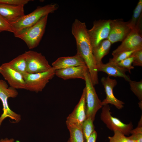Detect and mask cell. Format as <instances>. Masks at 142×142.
Wrapping results in <instances>:
<instances>
[{
	"label": "cell",
	"instance_id": "8fae6325",
	"mask_svg": "<svg viewBox=\"0 0 142 142\" xmlns=\"http://www.w3.org/2000/svg\"><path fill=\"white\" fill-rule=\"evenodd\" d=\"M132 29L128 21L124 22L122 19L111 20L110 30L107 39L112 44L118 42H122Z\"/></svg>",
	"mask_w": 142,
	"mask_h": 142
},
{
	"label": "cell",
	"instance_id": "7c38bea8",
	"mask_svg": "<svg viewBox=\"0 0 142 142\" xmlns=\"http://www.w3.org/2000/svg\"><path fill=\"white\" fill-rule=\"evenodd\" d=\"M0 73L10 87L16 89H25L26 84L23 77L7 62L3 63L0 66Z\"/></svg>",
	"mask_w": 142,
	"mask_h": 142
},
{
	"label": "cell",
	"instance_id": "484cf974",
	"mask_svg": "<svg viewBox=\"0 0 142 142\" xmlns=\"http://www.w3.org/2000/svg\"><path fill=\"white\" fill-rule=\"evenodd\" d=\"M113 131L114 135L108 137L109 142H135L119 131L114 130Z\"/></svg>",
	"mask_w": 142,
	"mask_h": 142
},
{
	"label": "cell",
	"instance_id": "4316f807",
	"mask_svg": "<svg viewBox=\"0 0 142 142\" xmlns=\"http://www.w3.org/2000/svg\"><path fill=\"white\" fill-rule=\"evenodd\" d=\"M135 51L136 50L126 51L120 53L113 55V58L109 59L112 62L116 63L130 57Z\"/></svg>",
	"mask_w": 142,
	"mask_h": 142
},
{
	"label": "cell",
	"instance_id": "1f68e13d",
	"mask_svg": "<svg viewBox=\"0 0 142 142\" xmlns=\"http://www.w3.org/2000/svg\"><path fill=\"white\" fill-rule=\"evenodd\" d=\"M97 137V133L94 131L89 137L87 142H96Z\"/></svg>",
	"mask_w": 142,
	"mask_h": 142
},
{
	"label": "cell",
	"instance_id": "2e32d148",
	"mask_svg": "<svg viewBox=\"0 0 142 142\" xmlns=\"http://www.w3.org/2000/svg\"><path fill=\"white\" fill-rule=\"evenodd\" d=\"M98 72H102L106 73L108 76L121 77L129 82L130 80L129 77L127 75L125 72L127 69L122 68L109 60V62L104 64L103 62L97 66Z\"/></svg>",
	"mask_w": 142,
	"mask_h": 142
},
{
	"label": "cell",
	"instance_id": "44dd1931",
	"mask_svg": "<svg viewBox=\"0 0 142 142\" xmlns=\"http://www.w3.org/2000/svg\"><path fill=\"white\" fill-rule=\"evenodd\" d=\"M7 63L12 67L20 73L23 77L28 73L27 63L24 53Z\"/></svg>",
	"mask_w": 142,
	"mask_h": 142
},
{
	"label": "cell",
	"instance_id": "d6986e66",
	"mask_svg": "<svg viewBox=\"0 0 142 142\" xmlns=\"http://www.w3.org/2000/svg\"><path fill=\"white\" fill-rule=\"evenodd\" d=\"M111 44L106 39L102 41L97 46L92 48L97 66L102 62V58L109 53Z\"/></svg>",
	"mask_w": 142,
	"mask_h": 142
},
{
	"label": "cell",
	"instance_id": "4fadbf2b",
	"mask_svg": "<svg viewBox=\"0 0 142 142\" xmlns=\"http://www.w3.org/2000/svg\"><path fill=\"white\" fill-rule=\"evenodd\" d=\"M101 82L104 87L106 95V98L102 102L103 106L110 104L118 109L123 108L124 102L116 98L113 93V89L117 83L116 80L108 76L103 77L101 79Z\"/></svg>",
	"mask_w": 142,
	"mask_h": 142
},
{
	"label": "cell",
	"instance_id": "ba28073f",
	"mask_svg": "<svg viewBox=\"0 0 142 142\" xmlns=\"http://www.w3.org/2000/svg\"><path fill=\"white\" fill-rule=\"evenodd\" d=\"M100 118L101 120L109 129L113 131H119L125 136L129 135L133 129V125L131 122L125 124L118 119L112 116L109 104L103 106Z\"/></svg>",
	"mask_w": 142,
	"mask_h": 142
},
{
	"label": "cell",
	"instance_id": "ffe728a7",
	"mask_svg": "<svg viewBox=\"0 0 142 142\" xmlns=\"http://www.w3.org/2000/svg\"><path fill=\"white\" fill-rule=\"evenodd\" d=\"M69 132L71 142H85L84 136L82 125L77 124L66 122Z\"/></svg>",
	"mask_w": 142,
	"mask_h": 142
},
{
	"label": "cell",
	"instance_id": "5b68a950",
	"mask_svg": "<svg viewBox=\"0 0 142 142\" xmlns=\"http://www.w3.org/2000/svg\"><path fill=\"white\" fill-rule=\"evenodd\" d=\"M85 83L86 118L94 121L97 111L103 106L96 93L88 70L85 74Z\"/></svg>",
	"mask_w": 142,
	"mask_h": 142
},
{
	"label": "cell",
	"instance_id": "52a82bcc",
	"mask_svg": "<svg viewBox=\"0 0 142 142\" xmlns=\"http://www.w3.org/2000/svg\"><path fill=\"white\" fill-rule=\"evenodd\" d=\"M55 71L52 68L44 72L27 73L23 77L26 84L25 89L36 92L42 91L55 75Z\"/></svg>",
	"mask_w": 142,
	"mask_h": 142
},
{
	"label": "cell",
	"instance_id": "f1b7e54d",
	"mask_svg": "<svg viewBox=\"0 0 142 142\" xmlns=\"http://www.w3.org/2000/svg\"><path fill=\"white\" fill-rule=\"evenodd\" d=\"M133 60V58L131 56L124 60L120 61L116 64L121 67L126 69L130 73H131V70L134 68L132 65Z\"/></svg>",
	"mask_w": 142,
	"mask_h": 142
},
{
	"label": "cell",
	"instance_id": "3957f363",
	"mask_svg": "<svg viewBox=\"0 0 142 142\" xmlns=\"http://www.w3.org/2000/svg\"><path fill=\"white\" fill-rule=\"evenodd\" d=\"M58 8V5L55 3L39 6L34 11L27 15H25L17 21L10 23L13 28L14 33L34 25L42 18L53 13Z\"/></svg>",
	"mask_w": 142,
	"mask_h": 142
},
{
	"label": "cell",
	"instance_id": "8992f818",
	"mask_svg": "<svg viewBox=\"0 0 142 142\" xmlns=\"http://www.w3.org/2000/svg\"><path fill=\"white\" fill-rule=\"evenodd\" d=\"M18 94L16 89L11 87H8L6 82L0 79V99L2 103L3 110L0 116V126L3 120L7 118L14 120L15 123L18 122L21 120L20 115L11 110L8 103V98H15Z\"/></svg>",
	"mask_w": 142,
	"mask_h": 142
},
{
	"label": "cell",
	"instance_id": "9a60e30c",
	"mask_svg": "<svg viewBox=\"0 0 142 142\" xmlns=\"http://www.w3.org/2000/svg\"><path fill=\"white\" fill-rule=\"evenodd\" d=\"M24 6L0 4V15L9 23L16 22L25 15Z\"/></svg>",
	"mask_w": 142,
	"mask_h": 142
},
{
	"label": "cell",
	"instance_id": "f546056e",
	"mask_svg": "<svg viewBox=\"0 0 142 142\" xmlns=\"http://www.w3.org/2000/svg\"><path fill=\"white\" fill-rule=\"evenodd\" d=\"M130 56L133 58V66H142V49L135 51Z\"/></svg>",
	"mask_w": 142,
	"mask_h": 142
},
{
	"label": "cell",
	"instance_id": "5bb4252c",
	"mask_svg": "<svg viewBox=\"0 0 142 142\" xmlns=\"http://www.w3.org/2000/svg\"><path fill=\"white\" fill-rule=\"evenodd\" d=\"M86 118V89L85 87L78 103L72 112L67 117L66 122L82 125Z\"/></svg>",
	"mask_w": 142,
	"mask_h": 142
},
{
	"label": "cell",
	"instance_id": "e575fe53",
	"mask_svg": "<svg viewBox=\"0 0 142 142\" xmlns=\"http://www.w3.org/2000/svg\"><path fill=\"white\" fill-rule=\"evenodd\" d=\"M67 142H71L69 139V140H68L67 141Z\"/></svg>",
	"mask_w": 142,
	"mask_h": 142
},
{
	"label": "cell",
	"instance_id": "603a6c76",
	"mask_svg": "<svg viewBox=\"0 0 142 142\" xmlns=\"http://www.w3.org/2000/svg\"><path fill=\"white\" fill-rule=\"evenodd\" d=\"M142 0H139L134 11L131 19L128 21L129 25L132 29L134 28L142 15Z\"/></svg>",
	"mask_w": 142,
	"mask_h": 142
},
{
	"label": "cell",
	"instance_id": "7402d4cb",
	"mask_svg": "<svg viewBox=\"0 0 142 142\" xmlns=\"http://www.w3.org/2000/svg\"><path fill=\"white\" fill-rule=\"evenodd\" d=\"M93 121L91 118H87L83 123V132L85 142H87L89 137L95 131Z\"/></svg>",
	"mask_w": 142,
	"mask_h": 142
},
{
	"label": "cell",
	"instance_id": "6da1fadb",
	"mask_svg": "<svg viewBox=\"0 0 142 142\" xmlns=\"http://www.w3.org/2000/svg\"><path fill=\"white\" fill-rule=\"evenodd\" d=\"M85 22L75 19L71 27V32L75 40L77 53L84 60L87 67L94 86L99 83L98 71L92 47Z\"/></svg>",
	"mask_w": 142,
	"mask_h": 142
},
{
	"label": "cell",
	"instance_id": "83f0119b",
	"mask_svg": "<svg viewBox=\"0 0 142 142\" xmlns=\"http://www.w3.org/2000/svg\"><path fill=\"white\" fill-rule=\"evenodd\" d=\"M6 31L13 34L14 31L10 23L0 15V32Z\"/></svg>",
	"mask_w": 142,
	"mask_h": 142
},
{
	"label": "cell",
	"instance_id": "277c9868",
	"mask_svg": "<svg viewBox=\"0 0 142 142\" xmlns=\"http://www.w3.org/2000/svg\"><path fill=\"white\" fill-rule=\"evenodd\" d=\"M142 16L121 43L113 51V56L123 52L142 49Z\"/></svg>",
	"mask_w": 142,
	"mask_h": 142
},
{
	"label": "cell",
	"instance_id": "7a4b0ae2",
	"mask_svg": "<svg viewBox=\"0 0 142 142\" xmlns=\"http://www.w3.org/2000/svg\"><path fill=\"white\" fill-rule=\"evenodd\" d=\"M48 15L41 18L34 25L14 33V36L22 40L28 48L32 49L39 44L44 33Z\"/></svg>",
	"mask_w": 142,
	"mask_h": 142
},
{
	"label": "cell",
	"instance_id": "d6a6232c",
	"mask_svg": "<svg viewBox=\"0 0 142 142\" xmlns=\"http://www.w3.org/2000/svg\"><path fill=\"white\" fill-rule=\"evenodd\" d=\"M0 142H19L18 141L15 142L14 140L13 139H9L8 138H6L4 139H2L0 140Z\"/></svg>",
	"mask_w": 142,
	"mask_h": 142
},
{
	"label": "cell",
	"instance_id": "e0dca14e",
	"mask_svg": "<svg viewBox=\"0 0 142 142\" xmlns=\"http://www.w3.org/2000/svg\"><path fill=\"white\" fill-rule=\"evenodd\" d=\"M85 65L83 59L77 53L74 56L58 58L52 63V67L56 70Z\"/></svg>",
	"mask_w": 142,
	"mask_h": 142
},
{
	"label": "cell",
	"instance_id": "836d02e7",
	"mask_svg": "<svg viewBox=\"0 0 142 142\" xmlns=\"http://www.w3.org/2000/svg\"><path fill=\"white\" fill-rule=\"evenodd\" d=\"M139 107L142 109V101H140L139 103Z\"/></svg>",
	"mask_w": 142,
	"mask_h": 142
},
{
	"label": "cell",
	"instance_id": "30bf717a",
	"mask_svg": "<svg viewBox=\"0 0 142 142\" xmlns=\"http://www.w3.org/2000/svg\"><path fill=\"white\" fill-rule=\"evenodd\" d=\"M111 19L99 20L93 22L92 27L87 31L92 48L102 41L107 39L110 30Z\"/></svg>",
	"mask_w": 142,
	"mask_h": 142
},
{
	"label": "cell",
	"instance_id": "4dcf8cb0",
	"mask_svg": "<svg viewBox=\"0 0 142 142\" xmlns=\"http://www.w3.org/2000/svg\"><path fill=\"white\" fill-rule=\"evenodd\" d=\"M30 0H0V4L13 6H24Z\"/></svg>",
	"mask_w": 142,
	"mask_h": 142
},
{
	"label": "cell",
	"instance_id": "cb8c5ba5",
	"mask_svg": "<svg viewBox=\"0 0 142 142\" xmlns=\"http://www.w3.org/2000/svg\"><path fill=\"white\" fill-rule=\"evenodd\" d=\"M131 135L128 136L129 138L135 142H142V117L139 122L136 128L132 129L130 131Z\"/></svg>",
	"mask_w": 142,
	"mask_h": 142
},
{
	"label": "cell",
	"instance_id": "d4e9b609",
	"mask_svg": "<svg viewBox=\"0 0 142 142\" xmlns=\"http://www.w3.org/2000/svg\"><path fill=\"white\" fill-rule=\"evenodd\" d=\"M131 91L140 101H142V81H136L130 80L129 82Z\"/></svg>",
	"mask_w": 142,
	"mask_h": 142
},
{
	"label": "cell",
	"instance_id": "9c48e42d",
	"mask_svg": "<svg viewBox=\"0 0 142 142\" xmlns=\"http://www.w3.org/2000/svg\"><path fill=\"white\" fill-rule=\"evenodd\" d=\"M24 53L26 59L28 73L44 72L52 68L45 57L41 53L29 50L26 51Z\"/></svg>",
	"mask_w": 142,
	"mask_h": 142
},
{
	"label": "cell",
	"instance_id": "ac0fdd59",
	"mask_svg": "<svg viewBox=\"0 0 142 142\" xmlns=\"http://www.w3.org/2000/svg\"><path fill=\"white\" fill-rule=\"evenodd\" d=\"M86 65L56 70L55 75L64 80L78 78L85 80V74L88 70Z\"/></svg>",
	"mask_w": 142,
	"mask_h": 142
}]
</instances>
